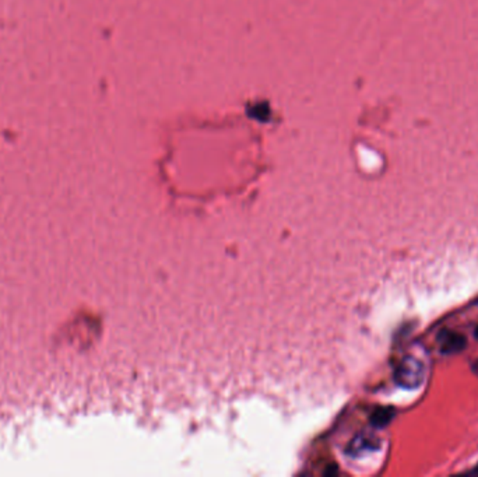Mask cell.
Here are the masks:
<instances>
[{
  "label": "cell",
  "mask_w": 478,
  "mask_h": 477,
  "mask_svg": "<svg viewBox=\"0 0 478 477\" xmlns=\"http://www.w3.org/2000/svg\"><path fill=\"white\" fill-rule=\"evenodd\" d=\"M471 473H478V466L474 470H471Z\"/></svg>",
  "instance_id": "obj_4"
},
{
  "label": "cell",
  "mask_w": 478,
  "mask_h": 477,
  "mask_svg": "<svg viewBox=\"0 0 478 477\" xmlns=\"http://www.w3.org/2000/svg\"><path fill=\"white\" fill-rule=\"evenodd\" d=\"M441 352L443 354H456L466 349L467 340L461 333L453 331H442L438 336Z\"/></svg>",
  "instance_id": "obj_2"
},
{
  "label": "cell",
  "mask_w": 478,
  "mask_h": 477,
  "mask_svg": "<svg viewBox=\"0 0 478 477\" xmlns=\"http://www.w3.org/2000/svg\"><path fill=\"white\" fill-rule=\"evenodd\" d=\"M425 378V367L416 357H405L394 372L396 382L406 389H417Z\"/></svg>",
  "instance_id": "obj_1"
},
{
  "label": "cell",
  "mask_w": 478,
  "mask_h": 477,
  "mask_svg": "<svg viewBox=\"0 0 478 477\" xmlns=\"http://www.w3.org/2000/svg\"><path fill=\"white\" fill-rule=\"evenodd\" d=\"M475 338L478 339V327H477V329H475Z\"/></svg>",
  "instance_id": "obj_5"
},
{
  "label": "cell",
  "mask_w": 478,
  "mask_h": 477,
  "mask_svg": "<svg viewBox=\"0 0 478 477\" xmlns=\"http://www.w3.org/2000/svg\"><path fill=\"white\" fill-rule=\"evenodd\" d=\"M471 371L478 376V360H475V361L471 364Z\"/></svg>",
  "instance_id": "obj_3"
}]
</instances>
